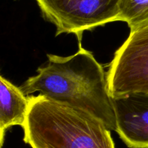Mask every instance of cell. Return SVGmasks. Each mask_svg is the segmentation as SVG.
I'll return each instance as SVG.
<instances>
[{"label":"cell","mask_w":148,"mask_h":148,"mask_svg":"<svg viewBox=\"0 0 148 148\" xmlns=\"http://www.w3.org/2000/svg\"><path fill=\"white\" fill-rule=\"evenodd\" d=\"M20 89L25 95L39 91L51 99L83 109L116 131V118L107 73L93 55L82 47L68 57L49 54Z\"/></svg>","instance_id":"1"},{"label":"cell","mask_w":148,"mask_h":148,"mask_svg":"<svg viewBox=\"0 0 148 148\" xmlns=\"http://www.w3.org/2000/svg\"><path fill=\"white\" fill-rule=\"evenodd\" d=\"M23 129V141L32 148H115L101 119L40 94L30 96Z\"/></svg>","instance_id":"2"},{"label":"cell","mask_w":148,"mask_h":148,"mask_svg":"<svg viewBox=\"0 0 148 148\" xmlns=\"http://www.w3.org/2000/svg\"><path fill=\"white\" fill-rule=\"evenodd\" d=\"M43 17L56 27V36L74 33L118 21L121 0H36Z\"/></svg>","instance_id":"3"},{"label":"cell","mask_w":148,"mask_h":148,"mask_svg":"<svg viewBox=\"0 0 148 148\" xmlns=\"http://www.w3.org/2000/svg\"><path fill=\"white\" fill-rule=\"evenodd\" d=\"M111 97L148 93V25L131 30L115 52L107 73Z\"/></svg>","instance_id":"4"},{"label":"cell","mask_w":148,"mask_h":148,"mask_svg":"<svg viewBox=\"0 0 148 148\" xmlns=\"http://www.w3.org/2000/svg\"><path fill=\"white\" fill-rule=\"evenodd\" d=\"M116 132L130 148H148V93L112 97Z\"/></svg>","instance_id":"5"},{"label":"cell","mask_w":148,"mask_h":148,"mask_svg":"<svg viewBox=\"0 0 148 148\" xmlns=\"http://www.w3.org/2000/svg\"><path fill=\"white\" fill-rule=\"evenodd\" d=\"M30 106V96L20 87L0 77V147L4 143L6 131L14 126L23 127Z\"/></svg>","instance_id":"6"},{"label":"cell","mask_w":148,"mask_h":148,"mask_svg":"<svg viewBox=\"0 0 148 148\" xmlns=\"http://www.w3.org/2000/svg\"><path fill=\"white\" fill-rule=\"evenodd\" d=\"M118 21L128 24L131 30L148 25V0H121Z\"/></svg>","instance_id":"7"}]
</instances>
